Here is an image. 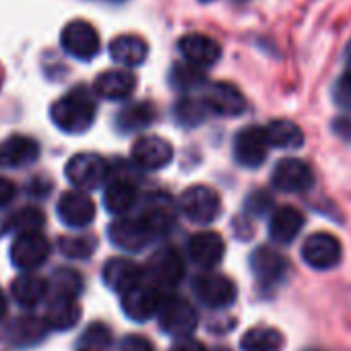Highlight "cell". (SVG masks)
<instances>
[{"label":"cell","mask_w":351,"mask_h":351,"mask_svg":"<svg viewBox=\"0 0 351 351\" xmlns=\"http://www.w3.org/2000/svg\"><path fill=\"white\" fill-rule=\"evenodd\" d=\"M269 153V143L265 130L258 126H246L236 134L234 141V157L244 167H258L265 163Z\"/></svg>","instance_id":"cell-15"},{"label":"cell","mask_w":351,"mask_h":351,"mask_svg":"<svg viewBox=\"0 0 351 351\" xmlns=\"http://www.w3.org/2000/svg\"><path fill=\"white\" fill-rule=\"evenodd\" d=\"M138 201L136 186L128 180H114L106 186L104 193V205L112 215H124L128 213Z\"/></svg>","instance_id":"cell-26"},{"label":"cell","mask_w":351,"mask_h":351,"mask_svg":"<svg viewBox=\"0 0 351 351\" xmlns=\"http://www.w3.org/2000/svg\"><path fill=\"white\" fill-rule=\"evenodd\" d=\"M108 238L116 248H120L124 252H141L143 248L149 246V242L155 236L141 217L138 219L124 217V219H116L108 228Z\"/></svg>","instance_id":"cell-10"},{"label":"cell","mask_w":351,"mask_h":351,"mask_svg":"<svg viewBox=\"0 0 351 351\" xmlns=\"http://www.w3.org/2000/svg\"><path fill=\"white\" fill-rule=\"evenodd\" d=\"M122 295V312L126 318L134 320V322H145L149 320L151 316L157 314V308H159V293L153 285H147V283H136L132 285L130 289H126Z\"/></svg>","instance_id":"cell-14"},{"label":"cell","mask_w":351,"mask_h":351,"mask_svg":"<svg viewBox=\"0 0 351 351\" xmlns=\"http://www.w3.org/2000/svg\"><path fill=\"white\" fill-rule=\"evenodd\" d=\"M81 320V306L77 300H56L52 298V304L48 308L46 322L54 330H69L77 326Z\"/></svg>","instance_id":"cell-30"},{"label":"cell","mask_w":351,"mask_h":351,"mask_svg":"<svg viewBox=\"0 0 351 351\" xmlns=\"http://www.w3.org/2000/svg\"><path fill=\"white\" fill-rule=\"evenodd\" d=\"M343 248L341 242L328 232H316L302 244V258L308 267L316 271H328L341 263Z\"/></svg>","instance_id":"cell-6"},{"label":"cell","mask_w":351,"mask_h":351,"mask_svg":"<svg viewBox=\"0 0 351 351\" xmlns=\"http://www.w3.org/2000/svg\"><path fill=\"white\" fill-rule=\"evenodd\" d=\"M155 120V108L147 101L128 104L116 116V126L120 132H138Z\"/></svg>","instance_id":"cell-28"},{"label":"cell","mask_w":351,"mask_h":351,"mask_svg":"<svg viewBox=\"0 0 351 351\" xmlns=\"http://www.w3.org/2000/svg\"><path fill=\"white\" fill-rule=\"evenodd\" d=\"M306 219L302 215V211H298L295 207H279L277 211H273L271 221H269V236L275 244H291L302 228H304Z\"/></svg>","instance_id":"cell-23"},{"label":"cell","mask_w":351,"mask_h":351,"mask_svg":"<svg viewBox=\"0 0 351 351\" xmlns=\"http://www.w3.org/2000/svg\"><path fill=\"white\" fill-rule=\"evenodd\" d=\"M283 345V335L271 326H254L248 332H244L240 341L242 351H281Z\"/></svg>","instance_id":"cell-29"},{"label":"cell","mask_w":351,"mask_h":351,"mask_svg":"<svg viewBox=\"0 0 351 351\" xmlns=\"http://www.w3.org/2000/svg\"><path fill=\"white\" fill-rule=\"evenodd\" d=\"M118 351H155V347L151 345V341L143 335H128L124 337V341L120 343Z\"/></svg>","instance_id":"cell-40"},{"label":"cell","mask_w":351,"mask_h":351,"mask_svg":"<svg viewBox=\"0 0 351 351\" xmlns=\"http://www.w3.org/2000/svg\"><path fill=\"white\" fill-rule=\"evenodd\" d=\"M178 48H180L182 56L186 58V62H191L199 69H207L221 58L219 44L215 40H211L209 36H201V34L184 36L180 40Z\"/></svg>","instance_id":"cell-21"},{"label":"cell","mask_w":351,"mask_h":351,"mask_svg":"<svg viewBox=\"0 0 351 351\" xmlns=\"http://www.w3.org/2000/svg\"><path fill=\"white\" fill-rule=\"evenodd\" d=\"M130 155H132V161L143 169H161L171 161L173 149L165 138L147 134L134 141Z\"/></svg>","instance_id":"cell-16"},{"label":"cell","mask_w":351,"mask_h":351,"mask_svg":"<svg viewBox=\"0 0 351 351\" xmlns=\"http://www.w3.org/2000/svg\"><path fill=\"white\" fill-rule=\"evenodd\" d=\"M205 106L209 112L219 116H240L246 112V99L244 95L230 83H213L205 89L203 95Z\"/></svg>","instance_id":"cell-17"},{"label":"cell","mask_w":351,"mask_h":351,"mask_svg":"<svg viewBox=\"0 0 351 351\" xmlns=\"http://www.w3.org/2000/svg\"><path fill=\"white\" fill-rule=\"evenodd\" d=\"M83 345L89 347V349H106L112 345V330L106 326V324H99V322H93L81 337Z\"/></svg>","instance_id":"cell-37"},{"label":"cell","mask_w":351,"mask_h":351,"mask_svg":"<svg viewBox=\"0 0 351 351\" xmlns=\"http://www.w3.org/2000/svg\"><path fill=\"white\" fill-rule=\"evenodd\" d=\"M332 130L341 136V138H347L351 141V116H343V118H337L332 122Z\"/></svg>","instance_id":"cell-42"},{"label":"cell","mask_w":351,"mask_h":351,"mask_svg":"<svg viewBox=\"0 0 351 351\" xmlns=\"http://www.w3.org/2000/svg\"><path fill=\"white\" fill-rule=\"evenodd\" d=\"M250 269L261 285L275 287L287 277L289 263L281 252H277L269 246H261L250 254Z\"/></svg>","instance_id":"cell-12"},{"label":"cell","mask_w":351,"mask_h":351,"mask_svg":"<svg viewBox=\"0 0 351 351\" xmlns=\"http://www.w3.org/2000/svg\"><path fill=\"white\" fill-rule=\"evenodd\" d=\"M46 223V217L40 209L27 207L21 209L19 213H15L9 219V230L17 232V234H25V232H40Z\"/></svg>","instance_id":"cell-36"},{"label":"cell","mask_w":351,"mask_h":351,"mask_svg":"<svg viewBox=\"0 0 351 351\" xmlns=\"http://www.w3.org/2000/svg\"><path fill=\"white\" fill-rule=\"evenodd\" d=\"M347 62H351V44H349V48H347Z\"/></svg>","instance_id":"cell-45"},{"label":"cell","mask_w":351,"mask_h":351,"mask_svg":"<svg viewBox=\"0 0 351 351\" xmlns=\"http://www.w3.org/2000/svg\"><path fill=\"white\" fill-rule=\"evenodd\" d=\"M193 291L209 308H228L238 298L236 283L219 273H205L193 281Z\"/></svg>","instance_id":"cell-9"},{"label":"cell","mask_w":351,"mask_h":351,"mask_svg":"<svg viewBox=\"0 0 351 351\" xmlns=\"http://www.w3.org/2000/svg\"><path fill=\"white\" fill-rule=\"evenodd\" d=\"M81 351H91V349H81Z\"/></svg>","instance_id":"cell-46"},{"label":"cell","mask_w":351,"mask_h":351,"mask_svg":"<svg viewBox=\"0 0 351 351\" xmlns=\"http://www.w3.org/2000/svg\"><path fill=\"white\" fill-rule=\"evenodd\" d=\"M13 300L23 308H36L48 293V281L36 273L19 275L11 285Z\"/></svg>","instance_id":"cell-25"},{"label":"cell","mask_w":351,"mask_h":351,"mask_svg":"<svg viewBox=\"0 0 351 351\" xmlns=\"http://www.w3.org/2000/svg\"><path fill=\"white\" fill-rule=\"evenodd\" d=\"M5 312H7V300H5L3 291H0V318L5 316Z\"/></svg>","instance_id":"cell-44"},{"label":"cell","mask_w":351,"mask_h":351,"mask_svg":"<svg viewBox=\"0 0 351 351\" xmlns=\"http://www.w3.org/2000/svg\"><path fill=\"white\" fill-rule=\"evenodd\" d=\"M209 114V108L205 106L203 99H195V97H184L176 106V118H178L180 124L184 126H197L201 122H205Z\"/></svg>","instance_id":"cell-34"},{"label":"cell","mask_w":351,"mask_h":351,"mask_svg":"<svg viewBox=\"0 0 351 351\" xmlns=\"http://www.w3.org/2000/svg\"><path fill=\"white\" fill-rule=\"evenodd\" d=\"M263 130H265V136H267L269 147H277V149H300L304 145V132L291 120H273Z\"/></svg>","instance_id":"cell-27"},{"label":"cell","mask_w":351,"mask_h":351,"mask_svg":"<svg viewBox=\"0 0 351 351\" xmlns=\"http://www.w3.org/2000/svg\"><path fill=\"white\" fill-rule=\"evenodd\" d=\"M110 56L114 62L126 69L141 66L149 56V46L138 36H118L110 44Z\"/></svg>","instance_id":"cell-24"},{"label":"cell","mask_w":351,"mask_h":351,"mask_svg":"<svg viewBox=\"0 0 351 351\" xmlns=\"http://www.w3.org/2000/svg\"><path fill=\"white\" fill-rule=\"evenodd\" d=\"M184 273H186L184 258L171 246L159 248L149 261V275L153 283L159 287H176L184 279Z\"/></svg>","instance_id":"cell-11"},{"label":"cell","mask_w":351,"mask_h":351,"mask_svg":"<svg viewBox=\"0 0 351 351\" xmlns=\"http://www.w3.org/2000/svg\"><path fill=\"white\" fill-rule=\"evenodd\" d=\"M271 209H273V199L265 191L252 193L246 201V211L254 217H265L267 213H271Z\"/></svg>","instance_id":"cell-39"},{"label":"cell","mask_w":351,"mask_h":351,"mask_svg":"<svg viewBox=\"0 0 351 351\" xmlns=\"http://www.w3.org/2000/svg\"><path fill=\"white\" fill-rule=\"evenodd\" d=\"M48 289L56 300H77L83 291V279L73 269H58L52 275V283L48 285Z\"/></svg>","instance_id":"cell-32"},{"label":"cell","mask_w":351,"mask_h":351,"mask_svg":"<svg viewBox=\"0 0 351 351\" xmlns=\"http://www.w3.org/2000/svg\"><path fill=\"white\" fill-rule=\"evenodd\" d=\"M332 99L339 108L351 110V62H347L345 73L337 79L332 87Z\"/></svg>","instance_id":"cell-38"},{"label":"cell","mask_w":351,"mask_h":351,"mask_svg":"<svg viewBox=\"0 0 351 351\" xmlns=\"http://www.w3.org/2000/svg\"><path fill=\"white\" fill-rule=\"evenodd\" d=\"M60 44L66 54L79 58V60H91L99 54L101 42L97 29L87 21H71L60 36Z\"/></svg>","instance_id":"cell-7"},{"label":"cell","mask_w":351,"mask_h":351,"mask_svg":"<svg viewBox=\"0 0 351 351\" xmlns=\"http://www.w3.org/2000/svg\"><path fill=\"white\" fill-rule=\"evenodd\" d=\"M66 178L79 191H95L110 178V163L97 153H77L66 163Z\"/></svg>","instance_id":"cell-2"},{"label":"cell","mask_w":351,"mask_h":351,"mask_svg":"<svg viewBox=\"0 0 351 351\" xmlns=\"http://www.w3.org/2000/svg\"><path fill=\"white\" fill-rule=\"evenodd\" d=\"M95 101L91 93L83 87H77L62 95L50 110L52 122L66 134H83L91 128L95 120Z\"/></svg>","instance_id":"cell-1"},{"label":"cell","mask_w":351,"mask_h":351,"mask_svg":"<svg viewBox=\"0 0 351 351\" xmlns=\"http://www.w3.org/2000/svg\"><path fill=\"white\" fill-rule=\"evenodd\" d=\"M226 254V242L217 232H199L189 242V256L201 269H213Z\"/></svg>","instance_id":"cell-18"},{"label":"cell","mask_w":351,"mask_h":351,"mask_svg":"<svg viewBox=\"0 0 351 351\" xmlns=\"http://www.w3.org/2000/svg\"><path fill=\"white\" fill-rule=\"evenodd\" d=\"M50 256V242L40 232L19 234L11 246V263L21 271H36Z\"/></svg>","instance_id":"cell-8"},{"label":"cell","mask_w":351,"mask_h":351,"mask_svg":"<svg viewBox=\"0 0 351 351\" xmlns=\"http://www.w3.org/2000/svg\"><path fill=\"white\" fill-rule=\"evenodd\" d=\"M40 157V145L29 136H9L0 143V167L15 169L34 163Z\"/></svg>","instance_id":"cell-20"},{"label":"cell","mask_w":351,"mask_h":351,"mask_svg":"<svg viewBox=\"0 0 351 351\" xmlns=\"http://www.w3.org/2000/svg\"><path fill=\"white\" fill-rule=\"evenodd\" d=\"M271 182L279 193H287V195L306 193L314 184V171L306 161L287 157L275 165L271 173Z\"/></svg>","instance_id":"cell-5"},{"label":"cell","mask_w":351,"mask_h":351,"mask_svg":"<svg viewBox=\"0 0 351 351\" xmlns=\"http://www.w3.org/2000/svg\"><path fill=\"white\" fill-rule=\"evenodd\" d=\"M58 217L64 226L81 230L95 219V203L85 191H69L58 201Z\"/></svg>","instance_id":"cell-13"},{"label":"cell","mask_w":351,"mask_h":351,"mask_svg":"<svg viewBox=\"0 0 351 351\" xmlns=\"http://www.w3.org/2000/svg\"><path fill=\"white\" fill-rule=\"evenodd\" d=\"M143 275H145L143 269L136 263L128 261V258H110L104 265V271H101L104 283L116 293H124L132 285L141 283Z\"/></svg>","instance_id":"cell-22"},{"label":"cell","mask_w":351,"mask_h":351,"mask_svg":"<svg viewBox=\"0 0 351 351\" xmlns=\"http://www.w3.org/2000/svg\"><path fill=\"white\" fill-rule=\"evenodd\" d=\"M50 330L48 322L42 320V318H34V316H25V318H19L13 322L11 326V341L15 345H21V347H27V345H36L40 343L46 332Z\"/></svg>","instance_id":"cell-31"},{"label":"cell","mask_w":351,"mask_h":351,"mask_svg":"<svg viewBox=\"0 0 351 351\" xmlns=\"http://www.w3.org/2000/svg\"><path fill=\"white\" fill-rule=\"evenodd\" d=\"M203 3H209V0H203Z\"/></svg>","instance_id":"cell-47"},{"label":"cell","mask_w":351,"mask_h":351,"mask_svg":"<svg viewBox=\"0 0 351 351\" xmlns=\"http://www.w3.org/2000/svg\"><path fill=\"white\" fill-rule=\"evenodd\" d=\"M93 89L99 97L104 99H112V101H122L128 99L134 89H136V79L130 71L126 69H112L101 73L95 83Z\"/></svg>","instance_id":"cell-19"},{"label":"cell","mask_w":351,"mask_h":351,"mask_svg":"<svg viewBox=\"0 0 351 351\" xmlns=\"http://www.w3.org/2000/svg\"><path fill=\"white\" fill-rule=\"evenodd\" d=\"M97 248L95 238L91 236H69V238H60V252L69 258L75 261H83L89 258Z\"/></svg>","instance_id":"cell-35"},{"label":"cell","mask_w":351,"mask_h":351,"mask_svg":"<svg viewBox=\"0 0 351 351\" xmlns=\"http://www.w3.org/2000/svg\"><path fill=\"white\" fill-rule=\"evenodd\" d=\"M180 211L184 213V217L193 223H213L219 213H221V199L217 195V191L209 189V186H191L182 193L180 197Z\"/></svg>","instance_id":"cell-4"},{"label":"cell","mask_w":351,"mask_h":351,"mask_svg":"<svg viewBox=\"0 0 351 351\" xmlns=\"http://www.w3.org/2000/svg\"><path fill=\"white\" fill-rule=\"evenodd\" d=\"M169 81L176 89L180 91H191V89H197L205 83V73L203 69L186 62V64H176L171 75H169Z\"/></svg>","instance_id":"cell-33"},{"label":"cell","mask_w":351,"mask_h":351,"mask_svg":"<svg viewBox=\"0 0 351 351\" xmlns=\"http://www.w3.org/2000/svg\"><path fill=\"white\" fill-rule=\"evenodd\" d=\"M157 318H159V328L165 335L180 337V339L189 337L199 326L197 310L193 308V304H189L184 298H178V295L159 300Z\"/></svg>","instance_id":"cell-3"},{"label":"cell","mask_w":351,"mask_h":351,"mask_svg":"<svg viewBox=\"0 0 351 351\" xmlns=\"http://www.w3.org/2000/svg\"><path fill=\"white\" fill-rule=\"evenodd\" d=\"M169 351H207V347L201 343V341H195V339H184L176 343Z\"/></svg>","instance_id":"cell-43"},{"label":"cell","mask_w":351,"mask_h":351,"mask_svg":"<svg viewBox=\"0 0 351 351\" xmlns=\"http://www.w3.org/2000/svg\"><path fill=\"white\" fill-rule=\"evenodd\" d=\"M15 184L7 178H0V207L9 205L15 199Z\"/></svg>","instance_id":"cell-41"}]
</instances>
